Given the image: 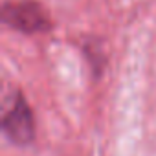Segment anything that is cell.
I'll return each mask as SVG.
<instances>
[{
  "mask_svg": "<svg viewBox=\"0 0 156 156\" xmlns=\"http://www.w3.org/2000/svg\"><path fill=\"white\" fill-rule=\"evenodd\" d=\"M2 19L8 26L22 33H44L50 28V15L37 0H6Z\"/></svg>",
  "mask_w": 156,
  "mask_h": 156,
  "instance_id": "cell-1",
  "label": "cell"
},
{
  "mask_svg": "<svg viewBox=\"0 0 156 156\" xmlns=\"http://www.w3.org/2000/svg\"><path fill=\"white\" fill-rule=\"evenodd\" d=\"M2 130L17 145H28L35 136V121L30 105L19 96L2 119Z\"/></svg>",
  "mask_w": 156,
  "mask_h": 156,
  "instance_id": "cell-2",
  "label": "cell"
}]
</instances>
